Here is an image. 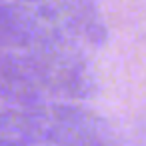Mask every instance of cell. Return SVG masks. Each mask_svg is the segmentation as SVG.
Instances as JSON below:
<instances>
[{
	"instance_id": "1",
	"label": "cell",
	"mask_w": 146,
	"mask_h": 146,
	"mask_svg": "<svg viewBox=\"0 0 146 146\" xmlns=\"http://www.w3.org/2000/svg\"><path fill=\"white\" fill-rule=\"evenodd\" d=\"M14 138L48 146H114V132L108 120L68 100H44L24 106Z\"/></svg>"
},
{
	"instance_id": "2",
	"label": "cell",
	"mask_w": 146,
	"mask_h": 146,
	"mask_svg": "<svg viewBox=\"0 0 146 146\" xmlns=\"http://www.w3.org/2000/svg\"><path fill=\"white\" fill-rule=\"evenodd\" d=\"M46 96L88 100L98 92V76L82 46L62 34H52L20 52Z\"/></svg>"
},
{
	"instance_id": "3",
	"label": "cell",
	"mask_w": 146,
	"mask_h": 146,
	"mask_svg": "<svg viewBox=\"0 0 146 146\" xmlns=\"http://www.w3.org/2000/svg\"><path fill=\"white\" fill-rule=\"evenodd\" d=\"M28 6L80 46H102L108 40L106 22L94 0H32Z\"/></svg>"
},
{
	"instance_id": "4",
	"label": "cell",
	"mask_w": 146,
	"mask_h": 146,
	"mask_svg": "<svg viewBox=\"0 0 146 146\" xmlns=\"http://www.w3.org/2000/svg\"><path fill=\"white\" fill-rule=\"evenodd\" d=\"M0 96L16 106H32L46 100V94L34 80L24 56L0 46Z\"/></svg>"
},
{
	"instance_id": "5",
	"label": "cell",
	"mask_w": 146,
	"mask_h": 146,
	"mask_svg": "<svg viewBox=\"0 0 146 146\" xmlns=\"http://www.w3.org/2000/svg\"><path fill=\"white\" fill-rule=\"evenodd\" d=\"M22 108L24 106H16L0 96V134L2 136H10V138L16 136L22 118Z\"/></svg>"
},
{
	"instance_id": "6",
	"label": "cell",
	"mask_w": 146,
	"mask_h": 146,
	"mask_svg": "<svg viewBox=\"0 0 146 146\" xmlns=\"http://www.w3.org/2000/svg\"><path fill=\"white\" fill-rule=\"evenodd\" d=\"M0 146H26L24 142L16 140V138H10V136H2L0 134Z\"/></svg>"
}]
</instances>
